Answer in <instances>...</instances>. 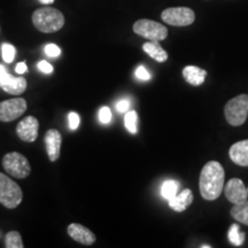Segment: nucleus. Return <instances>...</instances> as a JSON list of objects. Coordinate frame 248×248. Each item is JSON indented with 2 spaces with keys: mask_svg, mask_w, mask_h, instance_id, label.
Instances as JSON below:
<instances>
[{
  "mask_svg": "<svg viewBox=\"0 0 248 248\" xmlns=\"http://www.w3.org/2000/svg\"><path fill=\"white\" fill-rule=\"evenodd\" d=\"M6 73V68L0 64V76H2Z\"/></svg>",
  "mask_w": 248,
  "mask_h": 248,
  "instance_id": "32",
  "label": "nucleus"
},
{
  "mask_svg": "<svg viewBox=\"0 0 248 248\" xmlns=\"http://www.w3.org/2000/svg\"><path fill=\"white\" fill-rule=\"evenodd\" d=\"M38 120L35 116H27L17 124V137L26 142H33L38 137Z\"/></svg>",
  "mask_w": 248,
  "mask_h": 248,
  "instance_id": "10",
  "label": "nucleus"
},
{
  "mask_svg": "<svg viewBox=\"0 0 248 248\" xmlns=\"http://www.w3.org/2000/svg\"><path fill=\"white\" fill-rule=\"evenodd\" d=\"M207 71L195 66H186L183 69V77L190 85L200 86L204 83Z\"/></svg>",
  "mask_w": 248,
  "mask_h": 248,
  "instance_id": "16",
  "label": "nucleus"
},
{
  "mask_svg": "<svg viewBox=\"0 0 248 248\" xmlns=\"http://www.w3.org/2000/svg\"><path fill=\"white\" fill-rule=\"evenodd\" d=\"M225 198L231 203L238 204L248 199V190L239 178H231L224 186Z\"/></svg>",
  "mask_w": 248,
  "mask_h": 248,
  "instance_id": "9",
  "label": "nucleus"
},
{
  "mask_svg": "<svg viewBox=\"0 0 248 248\" xmlns=\"http://www.w3.org/2000/svg\"><path fill=\"white\" fill-rule=\"evenodd\" d=\"M2 167L6 172L15 178L24 179L30 175L31 167L29 161L18 152H11L2 157Z\"/></svg>",
  "mask_w": 248,
  "mask_h": 248,
  "instance_id": "5",
  "label": "nucleus"
},
{
  "mask_svg": "<svg viewBox=\"0 0 248 248\" xmlns=\"http://www.w3.org/2000/svg\"><path fill=\"white\" fill-rule=\"evenodd\" d=\"M225 171L217 161H209L201 169L199 177V190L201 197L207 201H214L224 190Z\"/></svg>",
  "mask_w": 248,
  "mask_h": 248,
  "instance_id": "1",
  "label": "nucleus"
},
{
  "mask_svg": "<svg viewBox=\"0 0 248 248\" xmlns=\"http://www.w3.org/2000/svg\"><path fill=\"white\" fill-rule=\"evenodd\" d=\"M0 88L12 95H20L26 91L27 80L24 77H14L6 71L0 76Z\"/></svg>",
  "mask_w": 248,
  "mask_h": 248,
  "instance_id": "11",
  "label": "nucleus"
},
{
  "mask_svg": "<svg viewBox=\"0 0 248 248\" xmlns=\"http://www.w3.org/2000/svg\"><path fill=\"white\" fill-rule=\"evenodd\" d=\"M45 147L47 152L48 159L51 162H55L59 160L61 154V144H62V136L57 129H49L46 132L45 138Z\"/></svg>",
  "mask_w": 248,
  "mask_h": 248,
  "instance_id": "12",
  "label": "nucleus"
},
{
  "mask_svg": "<svg viewBox=\"0 0 248 248\" xmlns=\"http://www.w3.org/2000/svg\"><path fill=\"white\" fill-rule=\"evenodd\" d=\"M230 214L237 222L248 225V199L241 203L234 204L230 210Z\"/></svg>",
  "mask_w": 248,
  "mask_h": 248,
  "instance_id": "18",
  "label": "nucleus"
},
{
  "mask_svg": "<svg viewBox=\"0 0 248 248\" xmlns=\"http://www.w3.org/2000/svg\"><path fill=\"white\" fill-rule=\"evenodd\" d=\"M224 116L230 125H243L248 117V94H239L226 102Z\"/></svg>",
  "mask_w": 248,
  "mask_h": 248,
  "instance_id": "3",
  "label": "nucleus"
},
{
  "mask_svg": "<svg viewBox=\"0 0 248 248\" xmlns=\"http://www.w3.org/2000/svg\"><path fill=\"white\" fill-rule=\"evenodd\" d=\"M130 108V101L128 99H123L116 104V109L119 113H126Z\"/></svg>",
  "mask_w": 248,
  "mask_h": 248,
  "instance_id": "28",
  "label": "nucleus"
},
{
  "mask_svg": "<svg viewBox=\"0 0 248 248\" xmlns=\"http://www.w3.org/2000/svg\"><path fill=\"white\" fill-rule=\"evenodd\" d=\"M136 76H137L138 78L141 79V80H148L151 78L150 73H148V71L145 69V68L142 66H139L137 68V70H136Z\"/></svg>",
  "mask_w": 248,
  "mask_h": 248,
  "instance_id": "27",
  "label": "nucleus"
},
{
  "mask_svg": "<svg viewBox=\"0 0 248 248\" xmlns=\"http://www.w3.org/2000/svg\"><path fill=\"white\" fill-rule=\"evenodd\" d=\"M193 192L190 188H184L181 193H177L175 197L168 200L169 207L177 213L185 212L191 203L193 202Z\"/></svg>",
  "mask_w": 248,
  "mask_h": 248,
  "instance_id": "15",
  "label": "nucleus"
},
{
  "mask_svg": "<svg viewBox=\"0 0 248 248\" xmlns=\"http://www.w3.org/2000/svg\"><path fill=\"white\" fill-rule=\"evenodd\" d=\"M99 120L102 124H108L111 121V110L109 107L105 106L99 110Z\"/></svg>",
  "mask_w": 248,
  "mask_h": 248,
  "instance_id": "24",
  "label": "nucleus"
},
{
  "mask_svg": "<svg viewBox=\"0 0 248 248\" xmlns=\"http://www.w3.org/2000/svg\"><path fill=\"white\" fill-rule=\"evenodd\" d=\"M178 191H179V183L173 181V179L166 181L162 184V187H161V194H162V197L166 200H169L175 197V195L178 193Z\"/></svg>",
  "mask_w": 248,
  "mask_h": 248,
  "instance_id": "19",
  "label": "nucleus"
},
{
  "mask_svg": "<svg viewBox=\"0 0 248 248\" xmlns=\"http://www.w3.org/2000/svg\"><path fill=\"white\" fill-rule=\"evenodd\" d=\"M38 69L44 74H52L53 73V67L48 63L47 61L43 60L38 62Z\"/></svg>",
  "mask_w": 248,
  "mask_h": 248,
  "instance_id": "29",
  "label": "nucleus"
},
{
  "mask_svg": "<svg viewBox=\"0 0 248 248\" xmlns=\"http://www.w3.org/2000/svg\"><path fill=\"white\" fill-rule=\"evenodd\" d=\"M231 161L240 167H248V139L234 142L229 150Z\"/></svg>",
  "mask_w": 248,
  "mask_h": 248,
  "instance_id": "14",
  "label": "nucleus"
},
{
  "mask_svg": "<svg viewBox=\"0 0 248 248\" xmlns=\"http://www.w3.org/2000/svg\"><path fill=\"white\" fill-rule=\"evenodd\" d=\"M32 23L40 32L53 33L63 28L64 16L57 8L42 7L33 12Z\"/></svg>",
  "mask_w": 248,
  "mask_h": 248,
  "instance_id": "2",
  "label": "nucleus"
},
{
  "mask_svg": "<svg viewBox=\"0 0 248 248\" xmlns=\"http://www.w3.org/2000/svg\"><path fill=\"white\" fill-rule=\"evenodd\" d=\"M15 70H16L17 74L22 75V74L27 73V71H28V67H27V64L24 63V62H20V63H17V66H16V68H15Z\"/></svg>",
  "mask_w": 248,
  "mask_h": 248,
  "instance_id": "30",
  "label": "nucleus"
},
{
  "mask_svg": "<svg viewBox=\"0 0 248 248\" xmlns=\"http://www.w3.org/2000/svg\"><path fill=\"white\" fill-rule=\"evenodd\" d=\"M67 232L71 239L82 245H86V246L94 244L95 239H97L95 234L91 230H89L84 225L77 224V223H71L68 225Z\"/></svg>",
  "mask_w": 248,
  "mask_h": 248,
  "instance_id": "13",
  "label": "nucleus"
},
{
  "mask_svg": "<svg viewBox=\"0 0 248 248\" xmlns=\"http://www.w3.org/2000/svg\"><path fill=\"white\" fill-rule=\"evenodd\" d=\"M23 192L17 183L0 172V203L8 209H14L22 202Z\"/></svg>",
  "mask_w": 248,
  "mask_h": 248,
  "instance_id": "4",
  "label": "nucleus"
},
{
  "mask_svg": "<svg viewBox=\"0 0 248 248\" xmlns=\"http://www.w3.org/2000/svg\"><path fill=\"white\" fill-rule=\"evenodd\" d=\"M6 248H23V240L17 231H9L5 237Z\"/></svg>",
  "mask_w": 248,
  "mask_h": 248,
  "instance_id": "20",
  "label": "nucleus"
},
{
  "mask_svg": "<svg viewBox=\"0 0 248 248\" xmlns=\"http://www.w3.org/2000/svg\"><path fill=\"white\" fill-rule=\"evenodd\" d=\"M161 18L170 26L187 27L195 21V13L188 7H170L161 13Z\"/></svg>",
  "mask_w": 248,
  "mask_h": 248,
  "instance_id": "7",
  "label": "nucleus"
},
{
  "mask_svg": "<svg viewBox=\"0 0 248 248\" xmlns=\"http://www.w3.org/2000/svg\"><path fill=\"white\" fill-rule=\"evenodd\" d=\"M68 121H69V128L71 130H76L79 126L80 120L79 116L77 115L76 113H73V111L69 113V115H68Z\"/></svg>",
  "mask_w": 248,
  "mask_h": 248,
  "instance_id": "26",
  "label": "nucleus"
},
{
  "mask_svg": "<svg viewBox=\"0 0 248 248\" xmlns=\"http://www.w3.org/2000/svg\"><path fill=\"white\" fill-rule=\"evenodd\" d=\"M45 53L49 58H58L61 54V49L55 44H47L45 46Z\"/></svg>",
  "mask_w": 248,
  "mask_h": 248,
  "instance_id": "25",
  "label": "nucleus"
},
{
  "mask_svg": "<svg viewBox=\"0 0 248 248\" xmlns=\"http://www.w3.org/2000/svg\"><path fill=\"white\" fill-rule=\"evenodd\" d=\"M137 122H138V114L136 110H128L126 111L125 116H124V124H125V128L130 133L135 135L137 133Z\"/></svg>",
  "mask_w": 248,
  "mask_h": 248,
  "instance_id": "21",
  "label": "nucleus"
},
{
  "mask_svg": "<svg viewBox=\"0 0 248 248\" xmlns=\"http://www.w3.org/2000/svg\"><path fill=\"white\" fill-rule=\"evenodd\" d=\"M142 49H144L145 53L150 55L155 61L160 62V63L168 60V53L162 48L159 42H152V40H150V42L145 43L142 45Z\"/></svg>",
  "mask_w": 248,
  "mask_h": 248,
  "instance_id": "17",
  "label": "nucleus"
},
{
  "mask_svg": "<svg viewBox=\"0 0 248 248\" xmlns=\"http://www.w3.org/2000/svg\"><path fill=\"white\" fill-rule=\"evenodd\" d=\"M28 105L23 98H13L0 102V121L12 122L22 116L27 111Z\"/></svg>",
  "mask_w": 248,
  "mask_h": 248,
  "instance_id": "8",
  "label": "nucleus"
},
{
  "mask_svg": "<svg viewBox=\"0 0 248 248\" xmlns=\"http://www.w3.org/2000/svg\"><path fill=\"white\" fill-rule=\"evenodd\" d=\"M229 240L233 246H241L245 241V233L240 231L238 224H232L229 230Z\"/></svg>",
  "mask_w": 248,
  "mask_h": 248,
  "instance_id": "22",
  "label": "nucleus"
},
{
  "mask_svg": "<svg viewBox=\"0 0 248 248\" xmlns=\"http://www.w3.org/2000/svg\"><path fill=\"white\" fill-rule=\"evenodd\" d=\"M15 53H16V49H15L13 45L8 44V43H4V44L1 45V55L5 62H7V63L13 62Z\"/></svg>",
  "mask_w": 248,
  "mask_h": 248,
  "instance_id": "23",
  "label": "nucleus"
},
{
  "mask_svg": "<svg viewBox=\"0 0 248 248\" xmlns=\"http://www.w3.org/2000/svg\"><path fill=\"white\" fill-rule=\"evenodd\" d=\"M133 32L152 42H161L168 37V29L156 21L141 18L133 23Z\"/></svg>",
  "mask_w": 248,
  "mask_h": 248,
  "instance_id": "6",
  "label": "nucleus"
},
{
  "mask_svg": "<svg viewBox=\"0 0 248 248\" xmlns=\"http://www.w3.org/2000/svg\"><path fill=\"white\" fill-rule=\"evenodd\" d=\"M40 4H44V5H51L53 4L55 0H38Z\"/></svg>",
  "mask_w": 248,
  "mask_h": 248,
  "instance_id": "31",
  "label": "nucleus"
}]
</instances>
